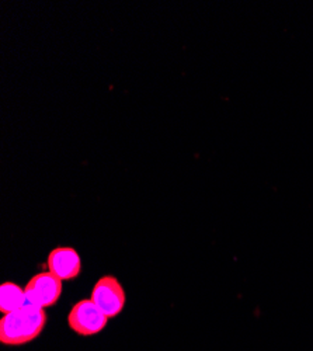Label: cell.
<instances>
[{
    "instance_id": "6da1fadb",
    "label": "cell",
    "mask_w": 313,
    "mask_h": 351,
    "mask_svg": "<svg viewBox=\"0 0 313 351\" xmlns=\"http://www.w3.org/2000/svg\"><path fill=\"white\" fill-rule=\"evenodd\" d=\"M47 324L45 309L27 304L18 311L6 313L0 320V343L21 346L36 340Z\"/></svg>"
},
{
    "instance_id": "7a4b0ae2",
    "label": "cell",
    "mask_w": 313,
    "mask_h": 351,
    "mask_svg": "<svg viewBox=\"0 0 313 351\" xmlns=\"http://www.w3.org/2000/svg\"><path fill=\"white\" fill-rule=\"evenodd\" d=\"M90 300L108 317L118 316L125 306V291L117 277L104 276L93 287Z\"/></svg>"
},
{
    "instance_id": "3957f363",
    "label": "cell",
    "mask_w": 313,
    "mask_h": 351,
    "mask_svg": "<svg viewBox=\"0 0 313 351\" xmlns=\"http://www.w3.org/2000/svg\"><path fill=\"white\" fill-rule=\"evenodd\" d=\"M108 324V317L92 300H82L75 304L68 315L69 328L80 336H95Z\"/></svg>"
},
{
    "instance_id": "277c9868",
    "label": "cell",
    "mask_w": 313,
    "mask_h": 351,
    "mask_svg": "<svg viewBox=\"0 0 313 351\" xmlns=\"http://www.w3.org/2000/svg\"><path fill=\"white\" fill-rule=\"evenodd\" d=\"M62 282L51 271L38 273L24 287L27 302L42 309L55 305L62 295Z\"/></svg>"
},
{
    "instance_id": "5b68a950",
    "label": "cell",
    "mask_w": 313,
    "mask_h": 351,
    "mask_svg": "<svg viewBox=\"0 0 313 351\" xmlns=\"http://www.w3.org/2000/svg\"><path fill=\"white\" fill-rule=\"evenodd\" d=\"M48 271L62 281L76 278L82 270V260L73 247H56L47 260Z\"/></svg>"
},
{
    "instance_id": "8992f818",
    "label": "cell",
    "mask_w": 313,
    "mask_h": 351,
    "mask_svg": "<svg viewBox=\"0 0 313 351\" xmlns=\"http://www.w3.org/2000/svg\"><path fill=\"white\" fill-rule=\"evenodd\" d=\"M27 304L24 288H20L14 282H3L0 287V311L5 315L18 311Z\"/></svg>"
}]
</instances>
